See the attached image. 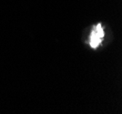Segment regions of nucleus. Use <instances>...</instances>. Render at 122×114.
<instances>
[{"instance_id":"nucleus-1","label":"nucleus","mask_w":122,"mask_h":114,"mask_svg":"<svg viewBox=\"0 0 122 114\" xmlns=\"http://www.w3.org/2000/svg\"><path fill=\"white\" fill-rule=\"evenodd\" d=\"M104 35H105V33H104L103 27L100 23L93 27L91 35H90V42H89L92 48H97L100 45L102 39L104 37Z\"/></svg>"}]
</instances>
